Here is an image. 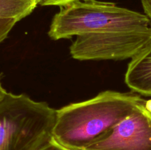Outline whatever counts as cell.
<instances>
[{
  "label": "cell",
  "instance_id": "1",
  "mask_svg": "<svg viewBox=\"0 0 151 150\" xmlns=\"http://www.w3.org/2000/svg\"><path fill=\"white\" fill-rule=\"evenodd\" d=\"M145 100L138 94L106 91L64 106L57 110L53 140L69 149H85L106 136Z\"/></svg>",
  "mask_w": 151,
  "mask_h": 150
},
{
  "label": "cell",
  "instance_id": "12",
  "mask_svg": "<svg viewBox=\"0 0 151 150\" xmlns=\"http://www.w3.org/2000/svg\"><path fill=\"white\" fill-rule=\"evenodd\" d=\"M1 77H2V76H1V74H0V101L2 100V99L5 96V95L7 93V91H6V90L4 89L2 86V84H1Z\"/></svg>",
  "mask_w": 151,
  "mask_h": 150
},
{
  "label": "cell",
  "instance_id": "5",
  "mask_svg": "<svg viewBox=\"0 0 151 150\" xmlns=\"http://www.w3.org/2000/svg\"><path fill=\"white\" fill-rule=\"evenodd\" d=\"M145 101L106 136L83 150H151V117Z\"/></svg>",
  "mask_w": 151,
  "mask_h": 150
},
{
  "label": "cell",
  "instance_id": "14",
  "mask_svg": "<svg viewBox=\"0 0 151 150\" xmlns=\"http://www.w3.org/2000/svg\"><path fill=\"white\" fill-rule=\"evenodd\" d=\"M71 150H72V149H71Z\"/></svg>",
  "mask_w": 151,
  "mask_h": 150
},
{
  "label": "cell",
  "instance_id": "10",
  "mask_svg": "<svg viewBox=\"0 0 151 150\" xmlns=\"http://www.w3.org/2000/svg\"><path fill=\"white\" fill-rule=\"evenodd\" d=\"M40 150H71V149L63 146L58 144L56 141H55L54 140H53L50 144H48V145L46 146L45 147H44V148H42Z\"/></svg>",
  "mask_w": 151,
  "mask_h": 150
},
{
  "label": "cell",
  "instance_id": "4",
  "mask_svg": "<svg viewBox=\"0 0 151 150\" xmlns=\"http://www.w3.org/2000/svg\"><path fill=\"white\" fill-rule=\"evenodd\" d=\"M151 41V26L77 36L71 56L78 60H122L133 59Z\"/></svg>",
  "mask_w": 151,
  "mask_h": 150
},
{
  "label": "cell",
  "instance_id": "9",
  "mask_svg": "<svg viewBox=\"0 0 151 150\" xmlns=\"http://www.w3.org/2000/svg\"><path fill=\"white\" fill-rule=\"evenodd\" d=\"M77 1H81V0H40V5L58 6L60 7Z\"/></svg>",
  "mask_w": 151,
  "mask_h": 150
},
{
  "label": "cell",
  "instance_id": "8",
  "mask_svg": "<svg viewBox=\"0 0 151 150\" xmlns=\"http://www.w3.org/2000/svg\"><path fill=\"white\" fill-rule=\"evenodd\" d=\"M17 22L18 21L13 19H0V44L7 38L8 34Z\"/></svg>",
  "mask_w": 151,
  "mask_h": 150
},
{
  "label": "cell",
  "instance_id": "2",
  "mask_svg": "<svg viewBox=\"0 0 151 150\" xmlns=\"http://www.w3.org/2000/svg\"><path fill=\"white\" fill-rule=\"evenodd\" d=\"M57 110L25 94L0 101V150H40L53 141Z\"/></svg>",
  "mask_w": 151,
  "mask_h": 150
},
{
  "label": "cell",
  "instance_id": "6",
  "mask_svg": "<svg viewBox=\"0 0 151 150\" xmlns=\"http://www.w3.org/2000/svg\"><path fill=\"white\" fill-rule=\"evenodd\" d=\"M125 81L134 92L151 97V41L131 60Z\"/></svg>",
  "mask_w": 151,
  "mask_h": 150
},
{
  "label": "cell",
  "instance_id": "11",
  "mask_svg": "<svg viewBox=\"0 0 151 150\" xmlns=\"http://www.w3.org/2000/svg\"><path fill=\"white\" fill-rule=\"evenodd\" d=\"M145 14L147 16L151 24V0H141Z\"/></svg>",
  "mask_w": 151,
  "mask_h": 150
},
{
  "label": "cell",
  "instance_id": "13",
  "mask_svg": "<svg viewBox=\"0 0 151 150\" xmlns=\"http://www.w3.org/2000/svg\"><path fill=\"white\" fill-rule=\"evenodd\" d=\"M144 106L145 107L146 110L147 111V113H149V115H150L151 117V99H145V101L144 102Z\"/></svg>",
  "mask_w": 151,
  "mask_h": 150
},
{
  "label": "cell",
  "instance_id": "3",
  "mask_svg": "<svg viewBox=\"0 0 151 150\" xmlns=\"http://www.w3.org/2000/svg\"><path fill=\"white\" fill-rule=\"evenodd\" d=\"M151 26L145 14L119 7L115 3L81 0L60 7L52 20L48 35L52 40Z\"/></svg>",
  "mask_w": 151,
  "mask_h": 150
},
{
  "label": "cell",
  "instance_id": "7",
  "mask_svg": "<svg viewBox=\"0 0 151 150\" xmlns=\"http://www.w3.org/2000/svg\"><path fill=\"white\" fill-rule=\"evenodd\" d=\"M40 4V0H0V19L19 21L30 15Z\"/></svg>",
  "mask_w": 151,
  "mask_h": 150
}]
</instances>
